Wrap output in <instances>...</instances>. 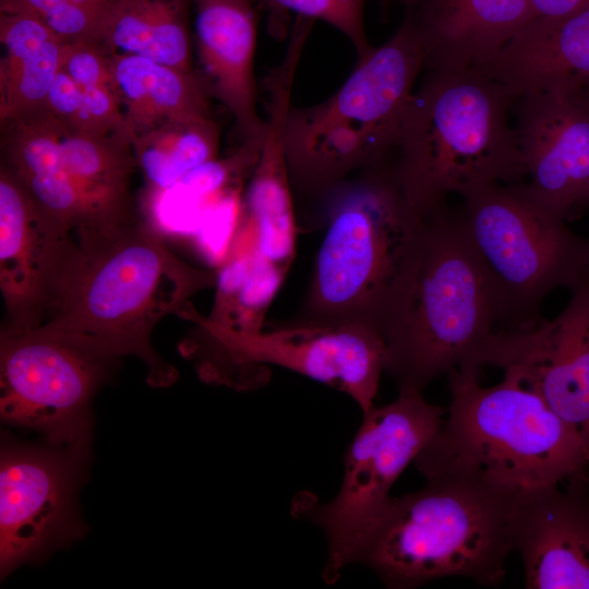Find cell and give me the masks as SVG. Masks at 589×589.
Segmentation results:
<instances>
[{
	"label": "cell",
	"mask_w": 589,
	"mask_h": 589,
	"mask_svg": "<svg viewBox=\"0 0 589 589\" xmlns=\"http://www.w3.org/2000/svg\"><path fill=\"white\" fill-rule=\"evenodd\" d=\"M425 480L420 490L392 498L358 563L393 589L443 577L500 585L524 496L478 476Z\"/></svg>",
	"instance_id": "obj_5"
},
{
	"label": "cell",
	"mask_w": 589,
	"mask_h": 589,
	"mask_svg": "<svg viewBox=\"0 0 589 589\" xmlns=\"http://www.w3.org/2000/svg\"><path fill=\"white\" fill-rule=\"evenodd\" d=\"M473 70L517 97L561 85L589 88V7L561 17H534Z\"/></svg>",
	"instance_id": "obj_20"
},
{
	"label": "cell",
	"mask_w": 589,
	"mask_h": 589,
	"mask_svg": "<svg viewBox=\"0 0 589 589\" xmlns=\"http://www.w3.org/2000/svg\"><path fill=\"white\" fill-rule=\"evenodd\" d=\"M515 127L525 191L565 219L589 204V88L561 85L518 97Z\"/></svg>",
	"instance_id": "obj_15"
},
{
	"label": "cell",
	"mask_w": 589,
	"mask_h": 589,
	"mask_svg": "<svg viewBox=\"0 0 589 589\" xmlns=\"http://www.w3.org/2000/svg\"><path fill=\"white\" fill-rule=\"evenodd\" d=\"M536 17H561L589 7V0H529Z\"/></svg>",
	"instance_id": "obj_32"
},
{
	"label": "cell",
	"mask_w": 589,
	"mask_h": 589,
	"mask_svg": "<svg viewBox=\"0 0 589 589\" xmlns=\"http://www.w3.org/2000/svg\"><path fill=\"white\" fill-rule=\"evenodd\" d=\"M0 166V289L3 326L41 325L55 309L80 255V243Z\"/></svg>",
	"instance_id": "obj_13"
},
{
	"label": "cell",
	"mask_w": 589,
	"mask_h": 589,
	"mask_svg": "<svg viewBox=\"0 0 589 589\" xmlns=\"http://www.w3.org/2000/svg\"><path fill=\"white\" fill-rule=\"evenodd\" d=\"M308 37L303 31L291 32L283 60L264 77L266 131L243 205L244 217L255 231L257 252L287 269L294 257L297 224L284 128Z\"/></svg>",
	"instance_id": "obj_17"
},
{
	"label": "cell",
	"mask_w": 589,
	"mask_h": 589,
	"mask_svg": "<svg viewBox=\"0 0 589 589\" xmlns=\"http://www.w3.org/2000/svg\"><path fill=\"white\" fill-rule=\"evenodd\" d=\"M497 323L494 293L468 242L460 212L446 204L426 215L412 287L385 340V371L399 392L423 393L453 370H480V354Z\"/></svg>",
	"instance_id": "obj_7"
},
{
	"label": "cell",
	"mask_w": 589,
	"mask_h": 589,
	"mask_svg": "<svg viewBox=\"0 0 589 589\" xmlns=\"http://www.w3.org/2000/svg\"><path fill=\"white\" fill-rule=\"evenodd\" d=\"M446 409L426 401L423 393L399 392L385 405L362 412V422L345 455L340 489L328 503L302 504L300 514L323 530L327 556L324 580L332 585L358 563L384 516L389 492L406 467L430 442Z\"/></svg>",
	"instance_id": "obj_10"
},
{
	"label": "cell",
	"mask_w": 589,
	"mask_h": 589,
	"mask_svg": "<svg viewBox=\"0 0 589 589\" xmlns=\"http://www.w3.org/2000/svg\"><path fill=\"white\" fill-rule=\"evenodd\" d=\"M399 1H402L405 2L407 5L410 4L413 0H399Z\"/></svg>",
	"instance_id": "obj_33"
},
{
	"label": "cell",
	"mask_w": 589,
	"mask_h": 589,
	"mask_svg": "<svg viewBox=\"0 0 589 589\" xmlns=\"http://www.w3.org/2000/svg\"><path fill=\"white\" fill-rule=\"evenodd\" d=\"M195 40L204 83L230 112L241 141L265 133L256 111L253 60L256 14L251 0H194Z\"/></svg>",
	"instance_id": "obj_19"
},
{
	"label": "cell",
	"mask_w": 589,
	"mask_h": 589,
	"mask_svg": "<svg viewBox=\"0 0 589 589\" xmlns=\"http://www.w3.org/2000/svg\"><path fill=\"white\" fill-rule=\"evenodd\" d=\"M80 255L43 326L75 336L113 357L134 356L148 383L170 386L178 372L152 345L155 326L179 315L216 277L177 256L148 220L77 238Z\"/></svg>",
	"instance_id": "obj_2"
},
{
	"label": "cell",
	"mask_w": 589,
	"mask_h": 589,
	"mask_svg": "<svg viewBox=\"0 0 589 589\" xmlns=\"http://www.w3.org/2000/svg\"><path fill=\"white\" fill-rule=\"evenodd\" d=\"M104 46L111 52L193 71L189 0H113Z\"/></svg>",
	"instance_id": "obj_24"
},
{
	"label": "cell",
	"mask_w": 589,
	"mask_h": 589,
	"mask_svg": "<svg viewBox=\"0 0 589 589\" xmlns=\"http://www.w3.org/2000/svg\"><path fill=\"white\" fill-rule=\"evenodd\" d=\"M266 10L269 32L283 37L289 13L312 21L320 20L339 31L353 46L356 60L368 56L370 45L364 27L365 0H251Z\"/></svg>",
	"instance_id": "obj_28"
},
{
	"label": "cell",
	"mask_w": 589,
	"mask_h": 589,
	"mask_svg": "<svg viewBox=\"0 0 589 589\" xmlns=\"http://www.w3.org/2000/svg\"><path fill=\"white\" fill-rule=\"evenodd\" d=\"M91 344L39 325L0 333V416L50 445L86 450L92 400L117 362Z\"/></svg>",
	"instance_id": "obj_11"
},
{
	"label": "cell",
	"mask_w": 589,
	"mask_h": 589,
	"mask_svg": "<svg viewBox=\"0 0 589 589\" xmlns=\"http://www.w3.org/2000/svg\"><path fill=\"white\" fill-rule=\"evenodd\" d=\"M552 320L495 330L479 358L516 375L589 446V272Z\"/></svg>",
	"instance_id": "obj_12"
},
{
	"label": "cell",
	"mask_w": 589,
	"mask_h": 589,
	"mask_svg": "<svg viewBox=\"0 0 589 589\" xmlns=\"http://www.w3.org/2000/svg\"><path fill=\"white\" fill-rule=\"evenodd\" d=\"M60 145L63 163L87 216L77 238L111 231L141 218L130 189L137 165L127 137L74 133L63 128Z\"/></svg>",
	"instance_id": "obj_22"
},
{
	"label": "cell",
	"mask_w": 589,
	"mask_h": 589,
	"mask_svg": "<svg viewBox=\"0 0 589 589\" xmlns=\"http://www.w3.org/2000/svg\"><path fill=\"white\" fill-rule=\"evenodd\" d=\"M61 69L81 89L115 84L111 52L99 44H65Z\"/></svg>",
	"instance_id": "obj_30"
},
{
	"label": "cell",
	"mask_w": 589,
	"mask_h": 589,
	"mask_svg": "<svg viewBox=\"0 0 589 589\" xmlns=\"http://www.w3.org/2000/svg\"><path fill=\"white\" fill-rule=\"evenodd\" d=\"M587 271L589 272V252H588V265H587Z\"/></svg>",
	"instance_id": "obj_35"
},
{
	"label": "cell",
	"mask_w": 589,
	"mask_h": 589,
	"mask_svg": "<svg viewBox=\"0 0 589 589\" xmlns=\"http://www.w3.org/2000/svg\"><path fill=\"white\" fill-rule=\"evenodd\" d=\"M45 106L67 131L82 132L83 92L62 69L48 92Z\"/></svg>",
	"instance_id": "obj_31"
},
{
	"label": "cell",
	"mask_w": 589,
	"mask_h": 589,
	"mask_svg": "<svg viewBox=\"0 0 589 589\" xmlns=\"http://www.w3.org/2000/svg\"><path fill=\"white\" fill-rule=\"evenodd\" d=\"M587 472L520 501L514 536L528 589H589Z\"/></svg>",
	"instance_id": "obj_16"
},
{
	"label": "cell",
	"mask_w": 589,
	"mask_h": 589,
	"mask_svg": "<svg viewBox=\"0 0 589 589\" xmlns=\"http://www.w3.org/2000/svg\"><path fill=\"white\" fill-rule=\"evenodd\" d=\"M193 323L181 347L208 382L237 388L260 383L280 366L348 394L363 411L374 406L387 351L384 338L360 324H306L249 333L218 325L190 303L179 314Z\"/></svg>",
	"instance_id": "obj_9"
},
{
	"label": "cell",
	"mask_w": 589,
	"mask_h": 589,
	"mask_svg": "<svg viewBox=\"0 0 589 589\" xmlns=\"http://www.w3.org/2000/svg\"><path fill=\"white\" fill-rule=\"evenodd\" d=\"M322 200L327 227L298 323L360 324L386 340L412 287L426 215L392 164L350 177Z\"/></svg>",
	"instance_id": "obj_1"
},
{
	"label": "cell",
	"mask_w": 589,
	"mask_h": 589,
	"mask_svg": "<svg viewBox=\"0 0 589 589\" xmlns=\"http://www.w3.org/2000/svg\"><path fill=\"white\" fill-rule=\"evenodd\" d=\"M408 8L423 71L476 69L536 17L529 0H413Z\"/></svg>",
	"instance_id": "obj_18"
},
{
	"label": "cell",
	"mask_w": 589,
	"mask_h": 589,
	"mask_svg": "<svg viewBox=\"0 0 589 589\" xmlns=\"http://www.w3.org/2000/svg\"><path fill=\"white\" fill-rule=\"evenodd\" d=\"M483 386L479 370L447 374L450 402L430 442L414 459L424 477L484 478L522 496L582 474L589 446L516 375Z\"/></svg>",
	"instance_id": "obj_4"
},
{
	"label": "cell",
	"mask_w": 589,
	"mask_h": 589,
	"mask_svg": "<svg viewBox=\"0 0 589 589\" xmlns=\"http://www.w3.org/2000/svg\"><path fill=\"white\" fill-rule=\"evenodd\" d=\"M62 129L46 106L1 121V165L45 213L76 235L87 216L62 159Z\"/></svg>",
	"instance_id": "obj_21"
},
{
	"label": "cell",
	"mask_w": 589,
	"mask_h": 589,
	"mask_svg": "<svg viewBox=\"0 0 589 589\" xmlns=\"http://www.w3.org/2000/svg\"><path fill=\"white\" fill-rule=\"evenodd\" d=\"M517 99L507 86L473 69L426 70L405 109L392 161L419 212L442 208L450 194L527 177L509 123Z\"/></svg>",
	"instance_id": "obj_3"
},
{
	"label": "cell",
	"mask_w": 589,
	"mask_h": 589,
	"mask_svg": "<svg viewBox=\"0 0 589 589\" xmlns=\"http://www.w3.org/2000/svg\"><path fill=\"white\" fill-rule=\"evenodd\" d=\"M587 483L589 485V467H588V472H587Z\"/></svg>",
	"instance_id": "obj_34"
},
{
	"label": "cell",
	"mask_w": 589,
	"mask_h": 589,
	"mask_svg": "<svg viewBox=\"0 0 589 589\" xmlns=\"http://www.w3.org/2000/svg\"><path fill=\"white\" fill-rule=\"evenodd\" d=\"M111 70L130 143L171 120L213 117L211 94L194 71L116 52H111Z\"/></svg>",
	"instance_id": "obj_23"
},
{
	"label": "cell",
	"mask_w": 589,
	"mask_h": 589,
	"mask_svg": "<svg viewBox=\"0 0 589 589\" xmlns=\"http://www.w3.org/2000/svg\"><path fill=\"white\" fill-rule=\"evenodd\" d=\"M113 0H0V12L38 17L65 44H104Z\"/></svg>",
	"instance_id": "obj_27"
},
{
	"label": "cell",
	"mask_w": 589,
	"mask_h": 589,
	"mask_svg": "<svg viewBox=\"0 0 589 589\" xmlns=\"http://www.w3.org/2000/svg\"><path fill=\"white\" fill-rule=\"evenodd\" d=\"M462 227L491 285L498 323H537L554 290L572 289L588 265L589 241L533 200L521 182L486 184L461 195Z\"/></svg>",
	"instance_id": "obj_8"
},
{
	"label": "cell",
	"mask_w": 589,
	"mask_h": 589,
	"mask_svg": "<svg viewBox=\"0 0 589 589\" xmlns=\"http://www.w3.org/2000/svg\"><path fill=\"white\" fill-rule=\"evenodd\" d=\"M423 67L420 37L406 16L329 97L308 107L292 104L284 128L292 189L323 199L350 177L392 164Z\"/></svg>",
	"instance_id": "obj_6"
},
{
	"label": "cell",
	"mask_w": 589,
	"mask_h": 589,
	"mask_svg": "<svg viewBox=\"0 0 589 589\" xmlns=\"http://www.w3.org/2000/svg\"><path fill=\"white\" fill-rule=\"evenodd\" d=\"M220 130L213 117L165 122L131 145L149 192L163 194L192 169L217 158Z\"/></svg>",
	"instance_id": "obj_25"
},
{
	"label": "cell",
	"mask_w": 589,
	"mask_h": 589,
	"mask_svg": "<svg viewBox=\"0 0 589 589\" xmlns=\"http://www.w3.org/2000/svg\"><path fill=\"white\" fill-rule=\"evenodd\" d=\"M287 272V268L262 256L256 250L252 267L238 294L229 328L249 333L262 330L265 314Z\"/></svg>",
	"instance_id": "obj_29"
},
{
	"label": "cell",
	"mask_w": 589,
	"mask_h": 589,
	"mask_svg": "<svg viewBox=\"0 0 589 589\" xmlns=\"http://www.w3.org/2000/svg\"><path fill=\"white\" fill-rule=\"evenodd\" d=\"M65 44L57 36L39 47L0 61V122L45 106L61 70Z\"/></svg>",
	"instance_id": "obj_26"
},
{
	"label": "cell",
	"mask_w": 589,
	"mask_h": 589,
	"mask_svg": "<svg viewBox=\"0 0 589 589\" xmlns=\"http://www.w3.org/2000/svg\"><path fill=\"white\" fill-rule=\"evenodd\" d=\"M86 450L5 443L0 459V569L7 576L74 531Z\"/></svg>",
	"instance_id": "obj_14"
}]
</instances>
